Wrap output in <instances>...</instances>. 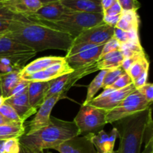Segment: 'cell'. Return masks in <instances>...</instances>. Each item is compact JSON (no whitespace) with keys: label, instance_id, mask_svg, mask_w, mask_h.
<instances>
[{"label":"cell","instance_id":"6da1fadb","mask_svg":"<svg viewBox=\"0 0 153 153\" xmlns=\"http://www.w3.org/2000/svg\"><path fill=\"white\" fill-rule=\"evenodd\" d=\"M6 35L35 52L47 49H58L67 52L73 38L58 30L32 22L26 18L12 21Z\"/></svg>","mask_w":153,"mask_h":153},{"label":"cell","instance_id":"7a4b0ae2","mask_svg":"<svg viewBox=\"0 0 153 153\" xmlns=\"http://www.w3.org/2000/svg\"><path fill=\"white\" fill-rule=\"evenodd\" d=\"M79 135L74 121H66L51 117L49 124L34 132L19 138V144L31 150L43 151L55 149L66 140Z\"/></svg>","mask_w":153,"mask_h":153},{"label":"cell","instance_id":"3957f363","mask_svg":"<svg viewBox=\"0 0 153 153\" xmlns=\"http://www.w3.org/2000/svg\"><path fill=\"white\" fill-rule=\"evenodd\" d=\"M151 117L152 107L117 121V125L114 127L119 133L120 137L117 153L141 152L145 130Z\"/></svg>","mask_w":153,"mask_h":153},{"label":"cell","instance_id":"277c9868","mask_svg":"<svg viewBox=\"0 0 153 153\" xmlns=\"http://www.w3.org/2000/svg\"><path fill=\"white\" fill-rule=\"evenodd\" d=\"M102 13H82L72 11L64 15L60 20L54 22L30 20L38 22L53 29L62 31L71 36L73 39L88 28L103 22Z\"/></svg>","mask_w":153,"mask_h":153},{"label":"cell","instance_id":"5b68a950","mask_svg":"<svg viewBox=\"0 0 153 153\" xmlns=\"http://www.w3.org/2000/svg\"><path fill=\"white\" fill-rule=\"evenodd\" d=\"M107 111L90 105H82L73 121L79 131V135L97 134L102 130L106 122Z\"/></svg>","mask_w":153,"mask_h":153},{"label":"cell","instance_id":"8992f818","mask_svg":"<svg viewBox=\"0 0 153 153\" xmlns=\"http://www.w3.org/2000/svg\"><path fill=\"white\" fill-rule=\"evenodd\" d=\"M152 103L149 102L137 89L128 94L117 106L107 111L106 122L114 123L137 112L142 111L152 107Z\"/></svg>","mask_w":153,"mask_h":153},{"label":"cell","instance_id":"52a82bcc","mask_svg":"<svg viewBox=\"0 0 153 153\" xmlns=\"http://www.w3.org/2000/svg\"><path fill=\"white\" fill-rule=\"evenodd\" d=\"M37 52L30 48L14 41L5 34L0 36V61L7 59L19 70L34 56Z\"/></svg>","mask_w":153,"mask_h":153},{"label":"cell","instance_id":"ba28073f","mask_svg":"<svg viewBox=\"0 0 153 153\" xmlns=\"http://www.w3.org/2000/svg\"><path fill=\"white\" fill-rule=\"evenodd\" d=\"M114 27L107 25L105 22L82 31L79 36L73 39L72 44L85 43L93 46L104 45L114 36Z\"/></svg>","mask_w":153,"mask_h":153},{"label":"cell","instance_id":"9c48e42d","mask_svg":"<svg viewBox=\"0 0 153 153\" xmlns=\"http://www.w3.org/2000/svg\"><path fill=\"white\" fill-rule=\"evenodd\" d=\"M63 97L61 94H55L52 97L45 99L43 104L37 109L34 117L28 122L26 125H25V128L27 127L28 128V130L25 131V134L34 132L47 126L50 121L51 112L54 106Z\"/></svg>","mask_w":153,"mask_h":153},{"label":"cell","instance_id":"30bf717a","mask_svg":"<svg viewBox=\"0 0 153 153\" xmlns=\"http://www.w3.org/2000/svg\"><path fill=\"white\" fill-rule=\"evenodd\" d=\"M72 12L64 7L60 1L46 3L34 13L25 16L28 20H40L54 22L60 20L64 15Z\"/></svg>","mask_w":153,"mask_h":153},{"label":"cell","instance_id":"8fae6325","mask_svg":"<svg viewBox=\"0 0 153 153\" xmlns=\"http://www.w3.org/2000/svg\"><path fill=\"white\" fill-rule=\"evenodd\" d=\"M91 134L72 137L54 149L60 153H99L93 144Z\"/></svg>","mask_w":153,"mask_h":153},{"label":"cell","instance_id":"7c38bea8","mask_svg":"<svg viewBox=\"0 0 153 153\" xmlns=\"http://www.w3.org/2000/svg\"><path fill=\"white\" fill-rule=\"evenodd\" d=\"M135 90V87L134 86L133 84H131L123 89L112 91L111 92L109 93L108 95L102 98L97 99L94 97L88 105L98 108L103 109L106 111H109L114 108L116 106H117L125 97H126L128 94H130Z\"/></svg>","mask_w":153,"mask_h":153},{"label":"cell","instance_id":"4fadbf2b","mask_svg":"<svg viewBox=\"0 0 153 153\" xmlns=\"http://www.w3.org/2000/svg\"><path fill=\"white\" fill-rule=\"evenodd\" d=\"M73 71V69L68 65L67 61H64L63 62L53 64L42 71L33 73V74L25 76L22 79L26 81H29V82H32V81L49 82V81L60 77L63 75L72 73Z\"/></svg>","mask_w":153,"mask_h":153},{"label":"cell","instance_id":"5bb4252c","mask_svg":"<svg viewBox=\"0 0 153 153\" xmlns=\"http://www.w3.org/2000/svg\"><path fill=\"white\" fill-rule=\"evenodd\" d=\"M103 46L104 45L94 46L88 50L83 51L70 56H65L64 58L68 65L73 70H77L98 61L102 55Z\"/></svg>","mask_w":153,"mask_h":153},{"label":"cell","instance_id":"9a60e30c","mask_svg":"<svg viewBox=\"0 0 153 153\" xmlns=\"http://www.w3.org/2000/svg\"><path fill=\"white\" fill-rule=\"evenodd\" d=\"M0 2L10 12L24 17L37 11L43 4L39 0H0Z\"/></svg>","mask_w":153,"mask_h":153},{"label":"cell","instance_id":"2e32d148","mask_svg":"<svg viewBox=\"0 0 153 153\" xmlns=\"http://www.w3.org/2000/svg\"><path fill=\"white\" fill-rule=\"evenodd\" d=\"M119 136L115 127L109 134L101 130L97 134H91V140L99 153H111L114 151L117 137Z\"/></svg>","mask_w":153,"mask_h":153},{"label":"cell","instance_id":"e0dca14e","mask_svg":"<svg viewBox=\"0 0 153 153\" xmlns=\"http://www.w3.org/2000/svg\"><path fill=\"white\" fill-rule=\"evenodd\" d=\"M49 82L32 81V82H28V102H29L30 106L36 111L44 102L46 97V93L49 90Z\"/></svg>","mask_w":153,"mask_h":153},{"label":"cell","instance_id":"ac0fdd59","mask_svg":"<svg viewBox=\"0 0 153 153\" xmlns=\"http://www.w3.org/2000/svg\"><path fill=\"white\" fill-rule=\"evenodd\" d=\"M4 102L16 111L22 123L25 122L30 117L35 114L37 112L30 106L28 98V91L19 96L6 98Z\"/></svg>","mask_w":153,"mask_h":153},{"label":"cell","instance_id":"d6986e66","mask_svg":"<svg viewBox=\"0 0 153 153\" xmlns=\"http://www.w3.org/2000/svg\"><path fill=\"white\" fill-rule=\"evenodd\" d=\"M64 61H66L65 58L60 56H45L39 58L22 67L20 70L21 77L22 79L33 73L42 71L53 64L63 62Z\"/></svg>","mask_w":153,"mask_h":153},{"label":"cell","instance_id":"ffe728a7","mask_svg":"<svg viewBox=\"0 0 153 153\" xmlns=\"http://www.w3.org/2000/svg\"><path fill=\"white\" fill-rule=\"evenodd\" d=\"M71 11L82 13H102L101 0H60Z\"/></svg>","mask_w":153,"mask_h":153},{"label":"cell","instance_id":"44dd1931","mask_svg":"<svg viewBox=\"0 0 153 153\" xmlns=\"http://www.w3.org/2000/svg\"><path fill=\"white\" fill-rule=\"evenodd\" d=\"M140 19L136 10H123L116 28L125 31H139Z\"/></svg>","mask_w":153,"mask_h":153},{"label":"cell","instance_id":"7402d4cb","mask_svg":"<svg viewBox=\"0 0 153 153\" xmlns=\"http://www.w3.org/2000/svg\"><path fill=\"white\" fill-rule=\"evenodd\" d=\"M21 70H16L7 73H0L2 97L4 99L9 97V94L16 85L22 80L20 74Z\"/></svg>","mask_w":153,"mask_h":153},{"label":"cell","instance_id":"603a6c76","mask_svg":"<svg viewBox=\"0 0 153 153\" xmlns=\"http://www.w3.org/2000/svg\"><path fill=\"white\" fill-rule=\"evenodd\" d=\"M123 58L122 52L120 49L108 52L105 55H101L97 61L98 70H110L120 67Z\"/></svg>","mask_w":153,"mask_h":153},{"label":"cell","instance_id":"cb8c5ba5","mask_svg":"<svg viewBox=\"0 0 153 153\" xmlns=\"http://www.w3.org/2000/svg\"><path fill=\"white\" fill-rule=\"evenodd\" d=\"M25 134L24 123H11L0 125V140L18 138Z\"/></svg>","mask_w":153,"mask_h":153},{"label":"cell","instance_id":"d4e9b609","mask_svg":"<svg viewBox=\"0 0 153 153\" xmlns=\"http://www.w3.org/2000/svg\"><path fill=\"white\" fill-rule=\"evenodd\" d=\"M107 70H100V73L97 74V76L94 78V80L91 82L89 86L88 87L86 99H85L83 105H88L91 101V100L95 97V95L100 91V88H102L103 79H104V76H105Z\"/></svg>","mask_w":153,"mask_h":153},{"label":"cell","instance_id":"484cf974","mask_svg":"<svg viewBox=\"0 0 153 153\" xmlns=\"http://www.w3.org/2000/svg\"><path fill=\"white\" fill-rule=\"evenodd\" d=\"M149 61L146 55V56L142 57V58H139L137 61H134L132 65L128 69L127 73L129 75L132 82H134L142 73H144L146 70H149Z\"/></svg>","mask_w":153,"mask_h":153},{"label":"cell","instance_id":"4316f807","mask_svg":"<svg viewBox=\"0 0 153 153\" xmlns=\"http://www.w3.org/2000/svg\"><path fill=\"white\" fill-rule=\"evenodd\" d=\"M120 50L122 52L123 58L135 56L146 54L140 43H124L120 44Z\"/></svg>","mask_w":153,"mask_h":153},{"label":"cell","instance_id":"83f0119b","mask_svg":"<svg viewBox=\"0 0 153 153\" xmlns=\"http://www.w3.org/2000/svg\"><path fill=\"white\" fill-rule=\"evenodd\" d=\"M125 73H126V72L124 71L123 69L121 67L108 70L107 72H106L105 76H104V79H103L102 88H103V89L105 90L106 89V88H109L111 85H113V84L116 82L117 79L120 76H121Z\"/></svg>","mask_w":153,"mask_h":153},{"label":"cell","instance_id":"f1b7e54d","mask_svg":"<svg viewBox=\"0 0 153 153\" xmlns=\"http://www.w3.org/2000/svg\"><path fill=\"white\" fill-rule=\"evenodd\" d=\"M0 114L6 119L13 123H22L16 111L10 105L4 102V104L0 107Z\"/></svg>","mask_w":153,"mask_h":153},{"label":"cell","instance_id":"f546056e","mask_svg":"<svg viewBox=\"0 0 153 153\" xmlns=\"http://www.w3.org/2000/svg\"><path fill=\"white\" fill-rule=\"evenodd\" d=\"M131 84H133V82L131 80V77H130L128 73H125L122 76H120L117 79L116 82L108 88H111L112 90H120L123 89L124 88H126V87L131 85Z\"/></svg>","mask_w":153,"mask_h":153},{"label":"cell","instance_id":"4dcf8cb0","mask_svg":"<svg viewBox=\"0 0 153 153\" xmlns=\"http://www.w3.org/2000/svg\"><path fill=\"white\" fill-rule=\"evenodd\" d=\"M19 142L18 138H12L4 140V153H19Z\"/></svg>","mask_w":153,"mask_h":153},{"label":"cell","instance_id":"1f68e13d","mask_svg":"<svg viewBox=\"0 0 153 153\" xmlns=\"http://www.w3.org/2000/svg\"><path fill=\"white\" fill-rule=\"evenodd\" d=\"M123 10H136L140 7L141 4L137 0H117Z\"/></svg>","mask_w":153,"mask_h":153},{"label":"cell","instance_id":"d6a6232c","mask_svg":"<svg viewBox=\"0 0 153 153\" xmlns=\"http://www.w3.org/2000/svg\"><path fill=\"white\" fill-rule=\"evenodd\" d=\"M28 81L25 80V79H22V80L17 84V85L15 86V88H13L11 91V92L9 94V97H16V96H19L21 94H24V93L27 92L28 91ZM7 97V98H8Z\"/></svg>","mask_w":153,"mask_h":153},{"label":"cell","instance_id":"836d02e7","mask_svg":"<svg viewBox=\"0 0 153 153\" xmlns=\"http://www.w3.org/2000/svg\"><path fill=\"white\" fill-rule=\"evenodd\" d=\"M120 43L118 42V40L117 39H115L114 37H111L108 41L106 42L104 44L102 48V55H105V54L108 53L109 52H111V51L117 50L120 49Z\"/></svg>","mask_w":153,"mask_h":153},{"label":"cell","instance_id":"e575fe53","mask_svg":"<svg viewBox=\"0 0 153 153\" xmlns=\"http://www.w3.org/2000/svg\"><path fill=\"white\" fill-rule=\"evenodd\" d=\"M149 102L153 101V85L152 83H146L143 87L137 89Z\"/></svg>","mask_w":153,"mask_h":153},{"label":"cell","instance_id":"d590c367","mask_svg":"<svg viewBox=\"0 0 153 153\" xmlns=\"http://www.w3.org/2000/svg\"><path fill=\"white\" fill-rule=\"evenodd\" d=\"M0 18H4V19H8L14 20V19H24L25 17L22 16H18L14 14L10 10H7L1 2H0Z\"/></svg>","mask_w":153,"mask_h":153},{"label":"cell","instance_id":"8d00e7d4","mask_svg":"<svg viewBox=\"0 0 153 153\" xmlns=\"http://www.w3.org/2000/svg\"><path fill=\"white\" fill-rule=\"evenodd\" d=\"M146 54H143V55H135V56H131L128 57V58H124L123 60L122 63H121L120 67L123 69V70L125 72H128V69L130 68L131 65L133 64V63L134 61H137L139 58H142L143 56H146Z\"/></svg>","mask_w":153,"mask_h":153},{"label":"cell","instance_id":"74e56055","mask_svg":"<svg viewBox=\"0 0 153 153\" xmlns=\"http://www.w3.org/2000/svg\"><path fill=\"white\" fill-rule=\"evenodd\" d=\"M114 37L118 40L120 44L124 43H127L128 40V31H123L120 28L114 27Z\"/></svg>","mask_w":153,"mask_h":153},{"label":"cell","instance_id":"f35d334b","mask_svg":"<svg viewBox=\"0 0 153 153\" xmlns=\"http://www.w3.org/2000/svg\"><path fill=\"white\" fill-rule=\"evenodd\" d=\"M148 76H149V70H146L133 82V85L135 87L136 89H139L147 83Z\"/></svg>","mask_w":153,"mask_h":153},{"label":"cell","instance_id":"ab89813d","mask_svg":"<svg viewBox=\"0 0 153 153\" xmlns=\"http://www.w3.org/2000/svg\"><path fill=\"white\" fill-rule=\"evenodd\" d=\"M123 12V9L118 1L113 4L111 7L108 9L103 11V15H108V16H115V15H120Z\"/></svg>","mask_w":153,"mask_h":153},{"label":"cell","instance_id":"60d3db41","mask_svg":"<svg viewBox=\"0 0 153 153\" xmlns=\"http://www.w3.org/2000/svg\"><path fill=\"white\" fill-rule=\"evenodd\" d=\"M120 15H115V16H108V15H103V22L112 27H115L120 20Z\"/></svg>","mask_w":153,"mask_h":153},{"label":"cell","instance_id":"b9f144b4","mask_svg":"<svg viewBox=\"0 0 153 153\" xmlns=\"http://www.w3.org/2000/svg\"><path fill=\"white\" fill-rule=\"evenodd\" d=\"M12 21V19L0 18V34H6L8 31Z\"/></svg>","mask_w":153,"mask_h":153},{"label":"cell","instance_id":"7bdbcfd3","mask_svg":"<svg viewBox=\"0 0 153 153\" xmlns=\"http://www.w3.org/2000/svg\"><path fill=\"white\" fill-rule=\"evenodd\" d=\"M140 153H153V137L145 141V148Z\"/></svg>","mask_w":153,"mask_h":153},{"label":"cell","instance_id":"ee69618b","mask_svg":"<svg viewBox=\"0 0 153 153\" xmlns=\"http://www.w3.org/2000/svg\"><path fill=\"white\" fill-rule=\"evenodd\" d=\"M117 1V0H101V5L103 11L111 7Z\"/></svg>","mask_w":153,"mask_h":153},{"label":"cell","instance_id":"f6af8a7d","mask_svg":"<svg viewBox=\"0 0 153 153\" xmlns=\"http://www.w3.org/2000/svg\"><path fill=\"white\" fill-rule=\"evenodd\" d=\"M44 151L45 150H43V151L31 150V149H28V148H26V147H25V146L20 145V146H19V153H45Z\"/></svg>","mask_w":153,"mask_h":153},{"label":"cell","instance_id":"bcb514c9","mask_svg":"<svg viewBox=\"0 0 153 153\" xmlns=\"http://www.w3.org/2000/svg\"><path fill=\"white\" fill-rule=\"evenodd\" d=\"M11 121H10L9 120L6 119L4 117H3L2 115L0 114V125H4V124H7V123H11Z\"/></svg>","mask_w":153,"mask_h":153},{"label":"cell","instance_id":"7dc6e473","mask_svg":"<svg viewBox=\"0 0 153 153\" xmlns=\"http://www.w3.org/2000/svg\"><path fill=\"white\" fill-rule=\"evenodd\" d=\"M4 140H0V153H4Z\"/></svg>","mask_w":153,"mask_h":153},{"label":"cell","instance_id":"c3c4849f","mask_svg":"<svg viewBox=\"0 0 153 153\" xmlns=\"http://www.w3.org/2000/svg\"><path fill=\"white\" fill-rule=\"evenodd\" d=\"M42 4H46V3H49V2H53V1H60V0H39Z\"/></svg>","mask_w":153,"mask_h":153},{"label":"cell","instance_id":"681fc988","mask_svg":"<svg viewBox=\"0 0 153 153\" xmlns=\"http://www.w3.org/2000/svg\"><path fill=\"white\" fill-rule=\"evenodd\" d=\"M4 101H5V99H4L3 97H0V107L4 104Z\"/></svg>","mask_w":153,"mask_h":153},{"label":"cell","instance_id":"f907efd6","mask_svg":"<svg viewBox=\"0 0 153 153\" xmlns=\"http://www.w3.org/2000/svg\"><path fill=\"white\" fill-rule=\"evenodd\" d=\"M0 97H2V92H1V83H0Z\"/></svg>","mask_w":153,"mask_h":153},{"label":"cell","instance_id":"816d5d0a","mask_svg":"<svg viewBox=\"0 0 153 153\" xmlns=\"http://www.w3.org/2000/svg\"><path fill=\"white\" fill-rule=\"evenodd\" d=\"M111 153H117V151H114V150L113 152H111Z\"/></svg>","mask_w":153,"mask_h":153},{"label":"cell","instance_id":"f5cc1de1","mask_svg":"<svg viewBox=\"0 0 153 153\" xmlns=\"http://www.w3.org/2000/svg\"><path fill=\"white\" fill-rule=\"evenodd\" d=\"M1 35H2V34H0V36H1Z\"/></svg>","mask_w":153,"mask_h":153}]
</instances>
